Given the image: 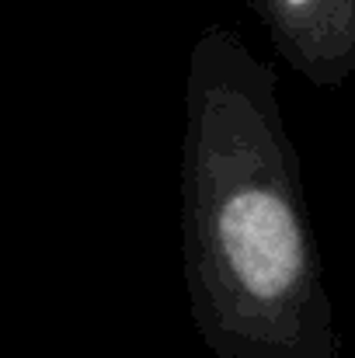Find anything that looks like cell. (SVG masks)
I'll return each instance as SVG.
<instances>
[{
  "label": "cell",
  "instance_id": "obj_1",
  "mask_svg": "<svg viewBox=\"0 0 355 358\" xmlns=\"http://www.w3.org/2000/svg\"><path fill=\"white\" fill-rule=\"evenodd\" d=\"M181 261L213 358H342L275 66L227 24L188 52Z\"/></svg>",
  "mask_w": 355,
  "mask_h": 358
},
{
  "label": "cell",
  "instance_id": "obj_2",
  "mask_svg": "<svg viewBox=\"0 0 355 358\" xmlns=\"http://www.w3.org/2000/svg\"><path fill=\"white\" fill-rule=\"evenodd\" d=\"M279 59L321 91L355 73V0H247Z\"/></svg>",
  "mask_w": 355,
  "mask_h": 358
}]
</instances>
